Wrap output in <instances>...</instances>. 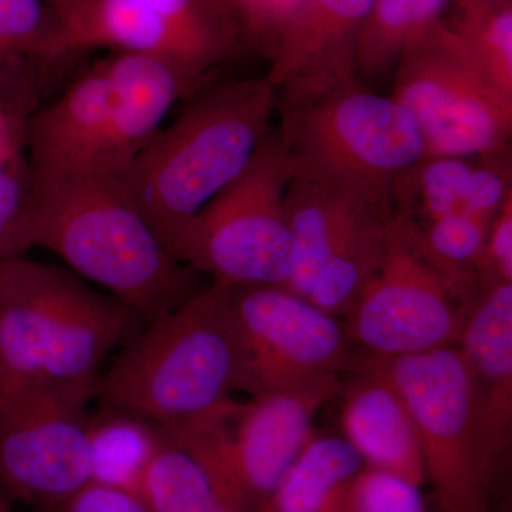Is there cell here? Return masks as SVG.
Returning a JSON list of instances; mask_svg holds the SVG:
<instances>
[{
    "mask_svg": "<svg viewBox=\"0 0 512 512\" xmlns=\"http://www.w3.org/2000/svg\"><path fill=\"white\" fill-rule=\"evenodd\" d=\"M365 468L345 437L313 436L262 512H339L346 487Z\"/></svg>",
    "mask_w": 512,
    "mask_h": 512,
    "instance_id": "21",
    "label": "cell"
},
{
    "mask_svg": "<svg viewBox=\"0 0 512 512\" xmlns=\"http://www.w3.org/2000/svg\"><path fill=\"white\" fill-rule=\"evenodd\" d=\"M454 0H373L360 30L356 72L362 79L393 72L407 45L443 20Z\"/></svg>",
    "mask_w": 512,
    "mask_h": 512,
    "instance_id": "25",
    "label": "cell"
},
{
    "mask_svg": "<svg viewBox=\"0 0 512 512\" xmlns=\"http://www.w3.org/2000/svg\"><path fill=\"white\" fill-rule=\"evenodd\" d=\"M227 285L244 366L242 393L356 373L372 360L353 355L336 316L284 286Z\"/></svg>",
    "mask_w": 512,
    "mask_h": 512,
    "instance_id": "11",
    "label": "cell"
},
{
    "mask_svg": "<svg viewBox=\"0 0 512 512\" xmlns=\"http://www.w3.org/2000/svg\"><path fill=\"white\" fill-rule=\"evenodd\" d=\"M276 128L293 168L345 185L393 211V190L426 157L416 121L357 73L276 89Z\"/></svg>",
    "mask_w": 512,
    "mask_h": 512,
    "instance_id": "5",
    "label": "cell"
},
{
    "mask_svg": "<svg viewBox=\"0 0 512 512\" xmlns=\"http://www.w3.org/2000/svg\"><path fill=\"white\" fill-rule=\"evenodd\" d=\"M293 164L272 128L251 164L198 215L178 262L229 285L288 286L298 245L285 211Z\"/></svg>",
    "mask_w": 512,
    "mask_h": 512,
    "instance_id": "6",
    "label": "cell"
},
{
    "mask_svg": "<svg viewBox=\"0 0 512 512\" xmlns=\"http://www.w3.org/2000/svg\"><path fill=\"white\" fill-rule=\"evenodd\" d=\"M57 12H59L60 18L64 20L72 18V16L79 13L80 10L86 8L87 5L93 2V0H49Z\"/></svg>",
    "mask_w": 512,
    "mask_h": 512,
    "instance_id": "35",
    "label": "cell"
},
{
    "mask_svg": "<svg viewBox=\"0 0 512 512\" xmlns=\"http://www.w3.org/2000/svg\"><path fill=\"white\" fill-rule=\"evenodd\" d=\"M77 55L49 0H0V107L28 121L50 77Z\"/></svg>",
    "mask_w": 512,
    "mask_h": 512,
    "instance_id": "19",
    "label": "cell"
},
{
    "mask_svg": "<svg viewBox=\"0 0 512 512\" xmlns=\"http://www.w3.org/2000/svg\"><path fill=\"white\" fill-rule=\"evenodd\" d=\"M26 121L9 116L0 107V153L25 146Z\"/></svg>",
    "mask_w": 512,
    "mask_h": 512,
    "instance_id": "34",
    "label": "cell"
},
{
    "mask_svg": "<svg viewBox=\"0 0 512 512\" xmlns=\"http://www.w3.org/2000/svg\"><path fill=\"white\" fill-rule=\"evenodd\" d=\"M141 497L150 512H244L194 454L165 434L144 478Z\"/></svg>",
    "mask_w": 512,
    "mask_h": 512,
    "instance_id": "26",
    "label": "cell"
},
{
    "mask_svg": "<svg viewBox=\"0 0 512 512\" xmlns=\"http://www.w3.org/2000/svg\"><path fill=\"white\" fill-rule=\"evenodd\" d=\"M111 121L101 175H117L157 136L177 101L210 84L212 74L164 57L120 53L104 59Z\"/></svg>",
    "mask_w": 512,
    "mask_h": 512,
    "instance_id": "15",
    "label": "cell"
},
{
    "mask_svg": "<svg viewBox=\"0 0 512 512\" xmlns=\"http://www.w3.org/2000/svg\"><path fill=\"white\" fill-rule=\"evenodd\" d=\"M63 23L74 53L110 47L164 57L208 74L244 42L222 0H93Z\"/></svg>",
    "mask_w": 512,
    "mask_h": 512,
    "instance_id": "13",
    "label": "cell"
},
{
    "mask_svg": "<svg viewBox=\"0 0 512 512\" xmlns=\"http://www.w3.org/2000/svg\"><path fill=\"white\" fill-rule=\"evenodd\" d=\"M393 211L373 212L335 249L309 291L308 301L330 315H346L382 269L392 249Z\"/></svg>",
    "mask_w": 512,
    "mask_h": 512,
    "instance_id": "22",
    "label": "cell"
},
{
    "mask_svg": "<svg viewBox=\"0 0 512 512\" xmlns=\"http://www.w3.org/2000/svg\"><path fill=\"white\" fill-rule=\"evenodd\" d=\"M138 319L70 269L0 259V389L96 384Z\"/></svg>",
    "mask_w": 512,
    "mask_h": 512,
    "instance_id": "4",
    "label": "cell"
},
{
    "mask_svg": "<svg viewBox=\"0 0 512 512\" xmlns=\"http://www.w3.org/2000/svg\"><path fill=\"white\" fill-rule=\"evenodd\" d=\"M110 121V80L100 60L26 121L30 173L100 174Z\"/></svg>",
    "mask_w": 512,
    "mask_h": 512,
    "instance_id": "16",
    "label": "cell"
},
{
    "mask_svg": "<svg viewBox=\"0 0 512 512\" xmlns=\"http://www.w3.org/2000/svg\"><path fill=\"white\" fill-rule=\"evenodd\" d=\"M417 427L426 480L441 512H491L473 373L457 346L380 360Z\"/></svg>",
    "mask_w": 512,
    "mask_h": 512,
    "instance_id": "9",
    "label": "cell"
},
{
    "mask_svg": "<svg viewBox=\"0 0 512 512\" xmlns=\"http://www.w3.org/2000/svg\"><path fill=\"white\" fill-rule=\"evenodd\" d=\"M473 163L474 157H424L397 181L394 215L419 225L461 212Z\"/></svg>",
    "mask_w": 512,
    "mask_h": 512,
    "instance_id": "27",
    "label": "cell"
},
{
    "mask_svg": "<svg viewBox=\"0 0 512 512\" xmlns=\"http://www.w3.org/2000/svg\"><path fill=\"white\" fill-rule=\"evenodd\" d=\"M456 346L476 383L478 441L494 485L511 444L512 284H477Z\"/></svg>",
    "mask_w": 512,
    "mask_h": 512,
    "instance_id": "14",
    "label": "cell"
},
{
    "mask_svg": "<svg viewBox=\"0 0 512 512\" xmlns=\"http://www.w3.org/2000/svg\"><path fill=\"white\" fill-rule=\"evenodd\" d=\"M242 380L228 285L214 281L134 333L97 379L96 397L178 434L224 412L242 392Z\"/></svg>",
    "mask_w": 512,
    "mask_h": 512,
    "instance_id": "3",
    "label": "cell"
},
{
    "mask_svg": "<svg viewBox=\"0 0 512 512\" xmlns=\"http://www.w3.org/2000/svg\"><path fill=\"white\" fill-rule=\"evenodd\" d=\"M339 376L235 400L201 426L178 434L177 441L205 467L239 510L262 512L269 497L312 439L316 414L342 392Z\"/></svg>",
    "mask_w": 512,
    "mask_h": 512,
    "instance_id": "7",
    "label": "cell"
},
{
    "mask_svg": "<svg viewBox=\"0 0 512 512\" xmlns=\"http://www.w3.org/2000/svg\"><path fill=\"white\" fill-rule=\"evenodd\" d=\"M96 384L0 389V495L47 512L92 483Z\"/></svg>",
    "mask_w": 512,
    "mask_h": 512,
    "instance_id": "10",
    "label": "cell"
},
{
    "mask_svg": "<svg viewBox=\"0 0 512 512\" xmlns=\"http://www.w3.org/2000/svg\"><path fill=\"white\" fill-rule=\"evenodd\" d=\"M467 2H474V3H494V2H501V0H467Z\"/></svg>",
    "mask_w": 512,
    "mask_h": 512,
    "instance_id": "37",
    "label": "cell"
},
{
    "mask_svg": "<svg viewBox=\"0 0 512 512\" xmlns=\"http://www.w3.org/2000/svg\"><path fill=\"white\" fill-rule=\"evenodd\" d=\"M188 100L114 175L175 261L198 215L247 170L276 113V89L266 76L207 84Z\"/></svg>",
    "mask_w": 512,
    "mask_h": 512,
    "instance_id": "1",
    "label": "cell"
},
{
    "mask_svg": "<svg viewBox=\"0 0 512 512\" xmlns=\"http://www.w3.org/2000/svg\"><path fill=\"white\" fill-rule=\"evenodd\" d=\"M380 210L386 208L377 207L345 185L293 168L285 192V211L298 245V268L284 288L308 298L330 255L350 232Z\"/></svg>",
    "mask_w": 512,
    "mask_h": 512,
    "instance_id": "20",
    "label": "cell"
},
{
    "mask_svg": "<svg viewBox=\"0 0 512 512\" xmlns=\"http://www.w3.org/2000/svg\"><path fill=\"white\" fill-rule=\"evenodd\" d=\"M342 387L343 436L365 468L419 485L426 481L416 424L402 393L380 360H370Z\"/></svg>",
    "mask_w": 512,
    "mask_h": 512,
    "instance_id": "17",
    "label": "cell"
},
{
    "mask_svg": "<svg viewBox=\"0 0 512 512\" xmlns=\"http://www.w3.org/2000/svg\"><path fill=\"white\" fill-rule=\"evenodd\" d=\"M164 443L156 424L104 406L89 421L92 483L141 495L148 468Z\"/></svg>",
    "mask_w": 512,
    "mask_h": 512,
    "instance_id": "23",
    "label": "cell"
},
{
    "mask_svg": "<svg viewBox=\"0 0 512 512\" xmlns=\"http://www.w3.org/2000/svg\"><path fill=\"white\" fill-rule=\"evenodd\" d=\"M234 16L242 39L269 59L302 0H222Z\"/></svg>",
    "mask_w": 512,
    "mask_h": 512,
    "instance_id": "31",
    "label": "cell"
},
{
    "mask_svg": "<svg viewBox=\"0 0 512 512\" xmlns=\"http://www.w3.org/2000/svg\"><path fill=\"white\" fill-rule=\"evenodd\" d=\"M400 221L417 254L461 301L468 303L476 291L477 266L493 221L480 220L464 212H453L419 225Z\"/></svg>",
    "mask_w": 512,
    "mask_h": 512,
    "instance_id": "24",
    "label": "cell"
},
{
    "mask_svg": "<svg viewBox=\"0 0 512 512\" xmlns=\"http://www.w3.org/2000/svg\"><path fill=\"white\" fill-rule=\"evenodd\" d=\"M30 167L26 146L0 153V259L23 256Z\"/></svg>",
    "mask_w": 512,
    "mask_h": 512,
    "instance_id": "29",
    "label": "cell"
},
{
    "mask_svg": "<svg viewBox=\"0 0 512 512\" xmlns=\"http://www.w3.org/2000/svg\"><path fill=\"white\" fill-rule=\"evenodd\" d=\"M339 512H430L419 485L363 468L353 477Z\"/></svg>",
    "mask_w": 512,
    "mask_h": 512,
    "instance_id": "30",
    "label": "cell"
},
{
    "mask_svg": "<svg viewBox=\"0 0 512 512\" xmlns=\"http://www.w3.org/2000/svg\"><path fill=\"white\" fill-rule=\"evenodd\" d=\"M512 284V194L495 215L477 266V284Z\"/></svg>",
    "mask_w": 512,
    "mask_h": 512,
    "instance_id": "32",
    "label": "cell"
},
{
    "mask_svg": "<svg viewBox=\"0 0 512 512\" xmlns=\"http://www.w3.org/2000/svg\"><path fill=\"white\" fill-rule=\"evenodd\" d=\"M23 238L84 281L106 288L144 322L190 298V279L114 175L30 173Z\"/></svg>",
    "mask_w": 512,
    "mask_h": 512,
    "instance_id": "2",
    "label": "cell"
},
{
    "mask_svg": "<svg viewBox=\"0 0 512 512\" xmlns=\"http://www.w3.org/2000/svg\"><path fill=\"white\" fill-rule=\"evenodd\" d=\"M47 512H150L140 494L89 483L55 510Z\"/></svg>",
    "mask_w": 512,
    "mask_h": 512,
    "instance_id": "33",
    "label": "cell"
},
{
    "mask_svg": "<svg viewBox=\"0 0 512 512\" xmlns=\"http://www.w3.org/2000/svg\"><path fill=\"white\" fill-rule=\"evenodd\" d=\"M393 74L392 97L416 121L426 156L510 150L512 100L488 79L450 23L440 20L414 37Z\"/></svg>",
    "mask_w": 512,
    "mask_h": 512,
    "instance_id": "8",
    "label": "cell"
},
{
    "mask_svg": "<svg viewBox=\"0 0 512 512\" xmlns=\"http://www.w3.org/2000/svg\"><path fill=\"white\" fill-rule=\"evenodd\" d=\"M460 9L454 32L494 86L512 100V0L474 3L454 0Z\"/></svg>",
    "mask_w": 512,
    "mask_h": 512,
    "instance_id": "28",
    "label": "cell"
},
{
    "mask_svg": "<svg viewBox=\"0 0 512 512\" xmlns=\"http://www.w3.org/2000/svg\"><path fill=\"white\" fill-rule=\"evenodd\" d=\"M0 512H18L15 510V504L10 503V501L3 498L0 495Z\"/></svg>",
    "mask_w": 512,
    "mask_h": 512,
    "instance_id": "36",
    "label": "cell"
},
{
    "mask_svg": "<svg viewBox=\"0 0 512 512\" xmlns=\"http://www.w3.org/2000/svg\"><path fill=\"white\" fill-rule=\"evenodd\" d=\"M372 3L302 0L269 56L266 79L281 89L357 73V40Z\"/></svg>",
    "mask_w": 512,
    "mask_h": 512,
    "instance_id": "18",
    "label": "cell"
},
{
    "mask_svg": "<svg viewBox=\"0 0 512 512\" xmlns=\"http://www.w3.org/2000/svg\"><path fill=\"white\" fill-rule=\"evenodd\" d=\"M466 309L417 254L396 217L390 254L346 313V332L373 360L420 355L456 346Z\"/></svg>",
    "mask_w": 512,
    "mask_h": 512,
    "instance_id": "12",
    "label": "cell"
}]
</instances>
